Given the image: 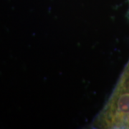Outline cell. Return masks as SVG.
<instances>
[{"label": "cell", "instance_id": "obj_1", "mask_svg": "<svg viewBox=\"0 0 129 129\" xmlns=\"http://www.w3.org/2000/svg\"><path fill=\"white\" fill-rule=\"evenodd\" d=\"M128 1H129V0H128Z\"/></svg>", "mask_w": 129, "mask_h": 129}]
</instances>
